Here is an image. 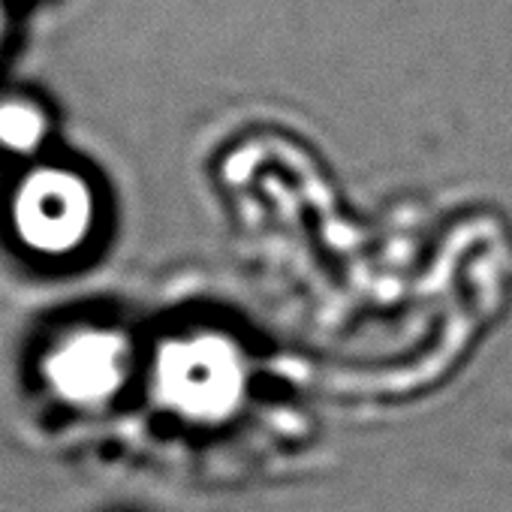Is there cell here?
Listing matches in <instances>:
<instances>
[{"label":"cell","mask_w":512,"mask_h":512,"mask_svg":"<svg viewBox=\"0 0 512 512\" xmlns=\"http://www.w3.org/2000/svg\"><path fill=\"white\" fill-rule=\"evenodd\" d=\"M127 371V341L109 329L67 335L49 356L46 374L67 398L97 401L121 386Z\"/></svg>","instance_id":"3"},{"label":"cell","mask_w":512,"mask_h":512,"mask_svg":"<svg viewBox=\"0 0 512 512\" xmlns=\"http://www.w3.org/2000/svg\"><path fill=\"white\" fill-rule=\"evenodd\" d=\"M13 226L25 247L43 256L79 250L94 226V196L82 175L58 166L31 172L13 199Z\"/></svg>","instance_id":"1"},{"label":"cell","mask_w":512,"mask_h":512,"mask_svg":"<svg viewBox=\"0 0 512 512\" xmlns=\"http://www.w3.org/2000/svg\"><path fill=\"white\" fill-rule=\"evenodd\" d=\"M4 19H7L4 16V0H0V37H4Z\"/></svg>","instance_id":"5"},{"label":"cell","mask_w":512,"mask_h":512,"mask_svg":"<svg viewBox=\"0 0 512 512\" xmlns=\"http://www.w3.org/2000/svg\"><path fill=\"white\" fill-rule=\"evenodd\" d=\"M157 380L163 392L190 410H217L241 386V362L229 341L196 335L175 341L160 353Z\"/></svg>","instance_id":"2"},{"label":"cell","mask_w":512,"mask_h":512,"mask_svg":"<svg viewBox=\"0 0 512 512\" xmlns=\"http://www.w3.org/2000/svg\"><path fill=\"white\" fill-rule=\"evenodd\" d=\"M49 133V118L25 103V100H7L0 103V148L13 154H34Z\"/></svg>","instance_id":"4"}]
</instances>
